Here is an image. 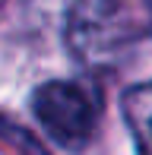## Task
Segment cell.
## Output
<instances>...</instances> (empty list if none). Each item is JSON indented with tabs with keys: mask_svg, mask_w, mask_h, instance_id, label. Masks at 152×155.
Returning a JSON list of instances; mask_svg holds the SVG:
<instances>
[{
	"mask_svg": "<svg viewBox=\"0 0 152 155\" xmlns=\"http://www.w3.org/2000/svg\"><path fill=\"white\" fill-rule=\"evenodd\" d=\"M70 48L86 63H98L127 41V16L117 0H76L67 25Z\"/></svg>",
	"mask_w": 152,
	"mask_h": 155,
	"instance_id": "cell-2",
	"label": "cell"
},
{
	"mask_svg": "<svg viewBox=\"0 0 152 155\" xmlns=\"http://www.w3.org/2000/svg\"><path fill=\"white\" fill-rule=\"evenodd\" d=\"M98 92L76 79H54L35 89L32 111L45 133L60 146H82L98 124Z\"/></svg>",
	"mask_w": 152,
	"mask_h": 155,
	"instance_id": "cell-1",
	"label": "cell"
},
{
	"mask_svg": "<svg viewBox=\"0 0 152 155\" xmlns=\"http://www.w3.org/2000/svg\"><path fill=\"white\" fill-rule=\"evenodd\" d=\"M124 117H127V130L136 143V152L152 155V79L133 86L124 95Z\"/></svg>",
	"mask_w": 152,
	"mask_h": 155,
	"instance_id": "cell-3",
	"label": "cell"
}]
</instances>
